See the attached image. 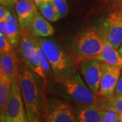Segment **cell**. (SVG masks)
Wrapping results in <instances>:
<instances>
[{
  "label": "cell",
  "mask_w": 122,
  "mask_h": 122,
  "mask_svg": "<svg viewBox=\"0 0 122 122\" xmlns=\"http://www.w3.org/2000/svg\"><path fill=\"white\" fill-rule=\"evenodd\" d=\"M19 64L17 55L14 51L1 54L0 56V73L5 75L12 81L19 75Z\"/></svg>",
  "instance_id": "cell-13"
},
{
  "label": "cell",
  "mask_w": 122,
  "mask_h": 122,
  "mask_svg": "<svg viewBox=\"0 0 122 122\" xmlns=\"http://www.w3.org/2000/svg\"><path fill=\"white\" fill-rule=\"evenodd\" d=\"M48 122H77L75 109L66 100L52 97L47 99Z\"/></svg>",
  "instance_id": "cell-8"
},
{
  "label": "cell",
  "mask_w": 122,
  "mask_h": 122,
  "mask_svg": "<svg viewBox=\"0 0 122 122\" xmlns=\"http://www.w3.org/2000/svg\"><path fill=\"white\" fill-rule=\"evenodd\" d=\"M115 94L122 96V75H121L120 78H119V81H118V83L117 84V87H116V89H115Z\"/></svg>",
  "instance_id": "cell-23"
},
{
  "label": "cell",
  "mask_w": 122,
  "mask_h": 122,
  "mask_svg": "<svg viewBox=\"0 0 122 122\" xmlns=\"http://www.w3.org/2000/svg\"><path fill=\"white\" fill-rule=\"evenodd\" d=\"M30 32L35 37H49L54 35V29L38 11L32 22Z\"/></svg>",
  "instance_id": "cell-15"
},
{
  "label": "cell",
  "mask_w": 122,
  "mask_h": 122,
  "mask_svg": "<svg viewBox=\"0 0 122 122\" xmlns=\"http://www.w3.org/2000/svg\"><path fill=\"white\" fill-rule=\"evenodd\" d=\"M61 18L65 17L69 12V8L66 0H52Z\"/></svg>",
  "instance_id": "cell-20"
},
{
  "label": "cell",
  "mask_w": 122,
  "mask_h": 122,
  "mask_svg": "<svg viewBox=\"0 0 122 122\" xmlns=\"http://www.w3.org/2000/svg\"><path fill=\"white\" fill-rule=\"evenodd\" d=\"M102 48V39L95 31H83L73 41L70 52L74 57L77 65L87 58H94L99 55Z\"/></svg>",
  "instance_id": "cell-4"
},
{
  "label": "cell",
  "mask_w": 122,
  "mask_h": 122,
  "mask_svg": "<svg viewBox=\"0 0 122 122\" xmlns=\"http://www.w3.org/2000/svg\"><path fill=\"white\" fill-rule=\"evenodd\" d=\"M23 102L18 75L12 81L6 107L5 113L9 122H28Z\"/></svg>",
  "instance_id": "cell-6"
},
{
  "label": "cell",
  "mask_w": 122,
  "mask_h": 122,
  "mask_svg": "<svg viewBox=\"0 0 122 122\" xmlns=\"http://www.w3.org/2000/svg\"><path fill=\"white\" fill-rule=\"evenodd\" d=\"M40 122V119H36V120L33 121V122Z\"/></svg>",
  "instance_id": "cell-28"
},
{
  "label": "cell",
  "mask_w": 122,
  "mask_h": 122,
  "mask_svg": "<svg viewBox=\"0 0 122 122\" xmlns=\"http://www.w3.org/2000/svg\"><path fill=\"white\" fill-rule=\"evenodd\" d=\"M49 90L55 96L71 102L76 107L97 104L98 94H95L77 72L50 85Z\"/></svg>",
  "instance_id": "cell-2"
},
{
  "label": "cell",
  "mask_w": 122,
  "mask_h": 122,
  "mask_svg": "<svg viewBox=\"0 0 122 122\" xmlns=\"http://www.w3.org/2000/svg\"><path fill=\"white\" fill-rule=\"evenodd\" d=\"M102 62L96 58H87L79 62L77 69L83 81L95 94H99Z\"/></svg>",
  "instance_id": "cell-9"
},
{
  "label": "cell",
  "mask_w": 122,
  "mask_h": 122,
  "mask_svg": "<svg viewBox=\"0 0 122 122\" xmlns=\"http://www.w3.org/2000/svg\"></svg>",
  "instance_id": "cell-31"
},
{
  "label": "cell",
  "mask_w": 122,
  "mask_h": 122,
  "mask_svg": "<svg viewBox=\"0 0 122 122\" xmlns=\"http://www.w3.org/2000/svg\"><path fill=\"white\" fill-rule=\"evenodd\" d=\"M119 119L122 122V112L120 113H119Z\"/></svg>",
  "instance_id": "cell-27"
},
{
  "label": "cell",
  "mask_w": 122,
  "mask_h": 122,
  "mask_svg": "<svg viewBox=\"0 0 122 122\" xmlns=\"http://www.w3.org/2000/svg\"><path fill=\"white\" fill-rule=\"evenodd\" d=\"M48 59L55 81L66 78L77 72V65L71 53L56 41L48 37H36Z\"/></svg>",
  "instance_id": "cell-3"
},
{
  "label": "cell",
  "mask_w": 122,
  "mask_h": 122,
  "mask_svg": "<svg viewBox=\"0 0 122 122\" xmlns=\"http://www.w3.org/2000/svg\"><path fill=\"white\" fill-rule=\"evenodd\" d=\"M0 32L7 37L13 47H16L19 45L20 34L17 20L11 12H10L5 22H0Z\"/></svg>",
  "instance_id": "cell-14"
},
{
  "label": "cell",
  "mask_w": 122,
  "mask_h": 122,
  "mask_svg": "<svg viewBox=\"0 0 122 122\" xmlns=\"http://www.w3.org/2000/svg\"><path fill=\"white\" fill-rule=\"evenodd\" d=\"M19 82L28 122L40 119L46 113V83L26 65L20 67Z\"/></svg>",
  "instance_id": "cell-1"
},
{
  "label": "cell",
  "mask_w": 122,
  "mask_h": 122,
  "mask_svg": "<svg viewBox=\"0 0 122 122\" xmlns=\"http://www.w3.org/2000/svg\"><path fill=\"white\" fill-rule=\"evenodd\" d=\"M119 12V13L120 14V15L122 16V10H120V11H118Z\"/></svg>",
  "instance_id": "cell-30"
},
{
  "label": "cell",
  "mask_w": 122,
  "mask_h": 122,
  "mask_svg": "<svg viewBox=\"0 0 122 122\" xmlns=\"http://www.w3.org/2000/svg\"><path fill=\"white\" fill-rule=\"evenodd\" d=\"M12 45L10 43L7 37L1 32H0V53H9L13 51Z\"/></svg>",
  "instance_id": "cell-19"
},
{
  "label": "cell",
  "mask_w": 122,
  "mask_h": 122,
  "mask_svg": "<svg viewBox=\"0 0 122 122\" xmlns=\"http://www.w3.org/2000/svg\"><path fill=\"white\" fill-rule=\"evenodd\" d=\"M122 73V66L111 65L102 62L98 94L107 98L114 95Z\"/></svg>",
  "instance_id": "cell-10"
},
{
  "label": "cell",
  "mask_w": 122,
  "mask_h": 122,
  "mask_svg": "<svg viewBox=\"0 0 122 122\" xmlns=\"http://www.w3.org/2000/svg\"><path fill=\"white\" fill-rule=\"evenodd\" d=\"M119 52L120 54V55L122 56V45L121 46V47L119 48Z\"/></svg>",
  "instance_id": "cell-26"
},
{
  "label": "cell",
  "mask_w": 122,
  "mask_h": 122,
  "mask_svg": "<svg viewBox=\"0 0 122 122\" xmlns=\"http://www.w3.org/2000/svg\"><path fill=\"white\" fill-rule=\"evenodd\" d=\"M12 86V80L0 73V112L5 113Z\"/></svg>",
  "instance_id": "cell-18"
},
{
  "label": "cell",
  "mask_w": 122,
  "mask_h": 122,
  "mask_svg": "<svg viewBox=\"0 0 122 122\" xmlns=\"http://www.w3.org/2000/svg\"><path fill=\"white\" fill-rule=\"evenodd\" d=\"M39 12L50 22H56L61 18L52 0H35Z\"/></svg>",
  "instance_id": "cell-17"
},
{
  "label": "cell",
  "mask_w": 122,
  "mask_h": 122,
  "mask_svg": "<svg viewBox=\"0 0 122 122\" xmlns=\"http://www.w3.org/2000/svg\"><path fill=\"white\" fill-rule=\"evenodd\" d=\"M38 46L36 37L33 35L30 30L26 28H21L18 45L20 58L25 65L40 76L46 83L47 77L41 66Z\"/></svg>",
  "instance_id": "cell-5"
},
{
  "label": "cell",
  "mask_w": 122,
  "mask_h": 122,
  "mask_svg": "<svg viewBox=\"0 0 122 122\" xmlns=\"http://www.w3.org/2000/svg\"><path fill=\"white\" fill-rule=\"evenodd\" d=\"M18 0H0V4L1 5H3L4 7H8L12 6L14 4L17 2Z\"/></svg>",
  "instance_id": "cell-24"
},
{
  "label": "cell",
  "mask_w": 122,
  "mask_h": 122,
  "mask_svg": "<svg viewBox=\"0 0 122 122\" xmlns=\"http://www.w3.org/2000/svg\"><path fill=\"white\" fill-rule=\"evenodd\" d=\"M94 58L111 65L122 66V56L119 51L105 39H102V48L101 52Z\"/></svg>",
  "instance_id": "cell-16"
},
{
  "label": "cell",
  "mask_w": 122,
  "mask_h": 122,
  "mask_svg": "<svg viewBox=\"0 0 122 122\" xmlns=\"http://www.w3.org/2000/svg\"><path fill=\"white\" fill-rule=\"evenodd\" d=\"M0 122H9L7 116H6V113H1Z\"/></svg>",
  "instance_id": "cell-25"
},
{
  "label": "cell",
  "mask_w": 122,
  "mask_h": 122,
  "mask_svg": "<svg viewBox=\"0 0 122 122\" xmlns=\"http://www.w3.org/2000/svg\"><path fill=\"white\" fill-rule=\"evenodd\" d=\"M119 118V113L112 108H108L100 122H114Z\"/></svg>",
  "instance_id": "cell-21"
},
{
  "label": "cell",
  "mask_w": 122,
  "mask_h": 122,
  "mask_svg": "<svg viewBox=\"0 0 122 122\" xmlns=\"http://www.w3.org/2000/svg\"><path fill=\"white\" fill-rule=\"evenodd\" d=\"M114 122H122L120 120V119H119V118H118L117 119V120H115Z\"/></svg>",
  "instance_id": "cell-29"
},
{
  "label": "cell",
  "mask_w": 122,
  "mask_h": 122,
  "mask_svg": "<svg viewBox=\"0 0 122 122\" xmlns=\"http://www.w3.org/2000/svg\"><path fill=\"white\" fill-rule=\"evenodd\" d=\"M98 34L116 50L119 49L122 45V17L118 11L106 18L100 25Z\"/></svg>",
  "instance_id": "cell-7"
},
{
  "label": "cell",
  "mask_w": 122,
  "mask_h": 122,
  "mask_svg": "<svg viewBox=\"0 0 122 122\" xmlns=\"http://www.w3.org/2000/svg\"><path fill=\"white\" fill-rule=\"evenodd\" d=\"M10 12L5 7L1 5V7H0V22H5Z\"/></svg>",
  "instance_id": "cell-22"
},
{
  "label": "cell",
  "mask_w": 122,
  "mask_h": 122,
  "mask_svg": "<svg viewBox=\"0 0 122 122\" xmlns=\"http://www.w3.org/2000/svg\"><path fill=\"white\" fill-rule=\"evenodd\" d=\"M15 10L20 28H26L30 30L32 22L39 11L35 0H19L15 4Z\"/></svg>",
  "instance_id": "cell-11"
},
{
  "label": "cell",
  "mask_w": 122,
  "mask_h": 122,
  "mask_svg": "<svg viewBox=\"0 0 122 122\" xmlns=\"http://www.w3.org/2000/svg\"><path fill=\"white\" fill-rule=\"evenodd\" d=\"M106 111L97 104L79 106L75 109L77 122H100Z\"/></svg>",
  "instance_id": "cell-12"
}]
</instances>
